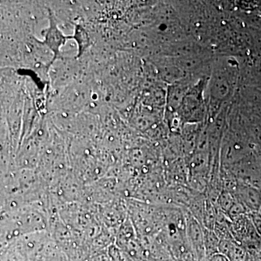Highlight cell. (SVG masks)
I'll return each mask as SVG.
<instances>
[{"mask_svg": "<svg viewBox=\"0 0 261 261\" xmlns=\"http://www.w3.org/2000/svg\"><path fill=\"white\" fill-rule=\"evenodd\" d=\"M186 231L190 246L195 252L198 261H205L206 251L205 247V237L200 224L192 216L187 220Z\"/></svg>", "mask_w": 261, "mask_h": 261, "instance_id": "cell-1", "label": "cell"}, {"mask_svg": "<svg viewBox=\"0 0 261 261\" xmlns=\"http://www.w3.org/2000/svg\"><path fill=\"white\" fill-rule=\"evenodd\" d=\"M205 261H230L227 257L221 252H216L211 256L206 257Z\"/></svg>", "mask_w": 261, "mask_h": 261, "instance_id": "cell-6", "label": "cell"}, {"mask_svg": "<svg viewBox=\"0 0 261 261\" xmlns=\"http://www.w3.org/2000/svg\"><path fill=\"white\" fill-rule=\"evenodd\" d=\"M74 39L78 42L79 49H80V54L78 57L81 56L82 53L85 50L86 48L88 47L89 45V38L87 35V33L80 25L75 27Z\"/></svg>", "mask_w": 261, "mask_h": 261, "instance_id": "cell-4", "label": "cell"}, {"mask_svg": "<svg viewBox=\"0 0 261 261\" xmlns=\"http://www.w3.org/2000/svg\"><path fill=\"white\" fill-rule=\"evenodd\" d=\"M219 200L220 205L221 206V207H222L224 210L227 211V212L229 211L231 207H232L233 203L235 202L232 197H231V195L228 193V192L223 193L222 195H221Z\"/></svg>", "mask_w": 261, "mask_h": 261, "instance_id": "cell-5", "label": "cell"}, {"mask_svg": "<svg viewBox=\"0 0 261 261\" xmlns=\"http://www.w3.org/2000/svg\"><path fill=\"white\" fill-rule=\"evenodd\" d=\"M219 252L224 254L230 261H245L246 257L243 249L229 239H223L220 241Z\"/></svg>", "mask_w": 261, "mask_h": 261, "instance_id": "cell-3", "label": "cell"}, {"mask_svg": "<svg viewBox=\"0 0 261 261\" xmlns=\"http://www.w3.org/2000/svg\"><path fill=\"white\" fill-rule=\"evenodd\" d=\"M48 11H49V28L46 31L44 40L43 43L53 51V55H54L53 61H55L57 59H61V47L64 45L68 38L72 37H67L63 35V33L58 29L56 18H55L51 10L49 9Z\"/></svg>", "mask_w": 261, "mask_h": 261, "instance_id": "cell-2", "label": "cell"}]
</instances>
